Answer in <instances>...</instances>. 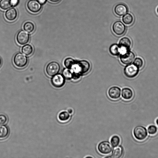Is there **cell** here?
Returning a JSON list of instances; mask_svg holds the SVG:
<instances>
[{"label":"cell","instance_id":"cell-6","mask_svg":"<svg viewBox=\"0 0 158 158\" xmlns=\"http://www.w3.org/2000/svg\"><path fill=\"white\" fill-rule=\"evenodd\" d=\"M139 69L133 64L126 66L124 69V73L125 76L130 78L135 77L138 74Z\"/></svg>","mask_w":158,"mask_h":158},{"label":"cell","instance_id":"cell-9","mask_svg":"<svg viewBox=\"0 0 158 158\" xmlns=\"http://www.w3.org/2000/svg\"><path fill=\"white\" fill-rule=\"evenodd\" d=\"M113 32L116 35H121L125 31L126 27L124 23L120 21L115 22L112 26Z\"/></svg>","mask_w":158,"mask_h":158},{"label":"cell","instance_id":"cell-13","mask_svg":"<svg viewBox=\"0 0 158 158\" xmlns=\"http://www.w3.org/2000/svg\"><path fill=\"white\" fill-rule=\"evenodd\" d=\"M121 89L116 86L110 87L108 91V94L111 99H116L119 98L121 96Z\"/></svg>","mask_w":158,"mask_h":158},{"label":"cell","instance_id":"cell-17","mask_svg":"<svg viewBox=\"0 0 158 158\" xmlns=\"http://www.w3.org/2000/svg\"><path fill=\"white\" fill-rule=\"evenodd\" d=\"M111 156L110 157L114 158L121 157L124 153V148L121 145L115 147L113 151Z\"/></svg>","mask_w":158,"mask_h":158},{"label":"cell","instance_id":"cell-11","mask_svg":"<svg viewBox=\"0 0 158 158\" xmlns=\"http://www.w3.org/2000/svg\"><path fill=\"white\" fill-rule=\"evenodd\" d=\"M27 7L30 12L36 13L41 10L42 5L38 0H30L27 2Z\"/></svg>","mask_w":158,"mask_h":158},{"label":"cell","instance_id":"cell-8","mask_svg":"<svg viewBox=\"0 0 158 158\" xmlns=\"http://www.w3.org/2000/svg\"><path fill=\"white\" fill-rule=\"evenodd\" d=\"M65 78L63 75L60 74H57L53 76L51 80V82L52 85L56 88H60L64 85Z\"/></svg>","mask_w":158,"mask_h":158},{"label":"cell","instance_id":"cell-32","mask_svg":"<svg viewBox=\"0 0 158 158\" xmlns=\"http://www.w3.org/2000/svg\"><path fill=\"white\" fill-rule=\"evenodd\" d=\"M10 2L12 6H15L19 3V0H10Z\"/></svg>","mask_w":158,"mask_h":158},{"label":"cell","instance_id":"cell-37","mask_svg":"<svg viewBox=\"0 0 158 158\" xmlns=\"http://www.w3.org/2000/svg\"><path fill=\"white\" fill-rule=\"evenodd\" d=\"M2 63V61L1 58H0V66L1 65Z\"/></svg>","mask_w":158,"mask_h":158},{"label":"cell","instance_id":"cell-35","mask_svg":"<svg viewBox=\"0 0 158 158\" xmlns=\"http://www.w3.org/2000/svg\"><path fill=\"white\" fill-rule=\"evenodd\" d=\"M50 1L53 2H57L60 1V0H49Z\"/></svg>","mask_w":158,"mask_h":158},{"label":"cell","instance_id":"cell-19","mask_svg":"<svg viewBox=\"0 0 158 158\" xmlns=\"http://www.w3.org/2000/svg\"><path fill=\"white\" fill-rule=\"evenodd\" d=\"M9 129L6 125L0 124V139L6 138L9 134Z\"/></svg>","mask_w":158,"mask_h":158},{"label":"cell","instance_id":"cell-24","mask_svg":"<svg viewBox=\"0 0 158 158\" xmlns=\"http://www.w3.org/2000/svg\"><path fill=\"white\" fill-rule=\"evenodd\" d=\"M70 117V114L68 111H64L59 113L58 118L60 121L64 122L68 120L69 119Z\"/></svg>","mask_w":158,"mask_h":158},{"label":"cell","instance_id":"cell-21","mask_svg":"<svg viewBox=\"0 0 158 158\" xmlns=\"http://www.w3.org/2000/svg\"><path fill=\"white\" fill-rule=\"evenodd\" d=\"M122 20L123 22L125 24L129 25L133 23L134 17L131 14L127 13L123 16Z\"/></svg>","mask_w":158,"mask_h":158},{"label":"cell","instance_id":"cell-16","mask_svg":"<svg viewBox=\"0 0 158 158\" xmlns=\"http://www.w3.org/2000/svg\"><path fill=\"white\" fill-rule=\"evenodd\" d=\"M133 95V92L130 88L125 87L122 89L121 96L124 99L127 100H129L132 98Z\"/></svg>","mask_w":158,"mask_h":158},{"label":"cell","instance_id":"cell-1","mask_svg":"<svg viewBox=\"0 0 158 158\" xmlns=\"http://www.w3.org/2000/svg\"><path fill=\"white\" fill-rule=\"evenodd\" d=\"M133 133L135 138L139 141L145 140L148 136L147 128L141 125L136 126L133 130Z\"/></svg>","mask_w":158,"mask_h":158},{"label":"cell","instance_id":"cell-26","mask_svg":"<svg viewBox=\"0 0 158 158\" xmlns=\"http://www.w3.org/2000/svg\"><path fill=\"white\" fill-rule=\"evenodd\" d=\"M12 6L10 0H0V8L3 10H6Z\"/></svg>","mask_w":158,"mask_h":158},{"label":"cell","instance_id":"cell-22","mask_svg":"<svg viewBox=\"0 0 158 158\" xmlns=\"http://www.w3.org/2000/svg\"><path fill=\"white\" fill-rule=\"evenodd\" d=\"M22 52L27 56H29L32 54L33 51V49L32 46L29 44H27L22 48Z\"/></svg>","mask_w":158,"mask_h":158},{"label":"cell","instance_id":"cell-14","mask_svg":"<svg viewBox=\"0 0 158 158\" xmlns=\"http://www.w3.org/2000/svg\"><path fill=\"white\" fill-rule=\"evenodd\" d=\"M114 11L117 15L121 16L124 15L127 12L128 8L125 5L119 3L115 6Z\"/></svg>","mask_w":158,"mask_h":158},{"label":"cell","instance_id":"cell-25","mask_svg":"<svg viewBox=\"0 0 158 158\" xmlns=\"http://www.w3.org/2000/svg\"><path fill=\"white\" fill-rule=\"evenodd\" d=\"M120 142V137L116 135H113L110 139V143L113 148L118 146Z\"/></svg>","mask_w":158,"mask_h":158},{"label":"cell","instance_id":"cell-5","mask_svg":"<svg viewBox=\"0 0 158 158\" xmlns=\"http://www.w3.org/2000/svg\"><path fill=\"white\" fill-rule=\"evenodd\" d=\"M60 69V66L58 63L56 61H52L47 65L45 70L48 76L53 77L59 73Z\"/></svg>","mask_w":158,"mask_h":158},{"label":"cell","instance_id":"cell-12","mask_svg":"<svg viewBox=\"0 0 158 158\" xmlns=\"http://www.w3.org/2000/svg\"><path fill=\"white\" fill-rule=\"evenodd\" d=\"M131 44V42L129 38L127 37H124L119 40L118 45L121 52H124L129 50Z\"/></svg>","mask_w":158,"mask_h":158},{"label":"cell","instance_id":"cell-3","mask_svg":"<svg viewBox=\"0 0 158 158\" xmlns=\"http://www.w3.org/2000/svg\"><path fill=\"white\" fill-rule=\"evenodd\" d=\"M28 61L27 56L21 52L15 54L13 58V62L15 65L19 68L25 67L27 64Z\"/></svg>","mask_w":158,"mask_h":158},{"label":"cell","instance_id":"cell-10","mask_svg":"<svg viewBox=\"0 0 158 158\" xmlns=\"http://www.w3.org/2000/svg\"><path fill=\"white\" fill-rule=\"evenodd\" d=\"M16 40L17 43L19 44L24 45L29 42L30 35L26 31L21 30L17 34Z\"/></svg>","mask_w":158,"mask_h":158},{"label":"cell","instance_id":"cell-7","mask_svg":"<svg viewBox=\"0 0 158 158\" xmlns=\"http://www.w3.org/2000/svg\"><path fill=\"white\" fill-rule=\"evenodd\" d=\"M98 149L100 153L106 155L111 152L113 150V147L109 142L104 141L98 144Z\"/></svg>","mask_w":158,"mask_h":158},{"label":"cell","instance_id":"cell-33","mask_svg":"<svg viewBox=\"0 0 158 158\" xmlns=\"http://www.w3.org/2000/svg\"><path fill=\"white\" fill-rule=\"evenodd\" d=\"M37 0L41 4H44L46 1V0Z\"/></svg>","mask_w":158,"mask_h":158},{"label":"cell","instance_id":"cell-31","mask_svg":"<svg viewBox=\"0 0 158 158\" xmlns=\"http://www.w3.org/2000/svg\"><path fill=\"white\" fill-rule=\"evenodd\" d=\"M72 79L75 80H77L79 79L81 75V74L76 71L73 70L72 72Z\"/></svg>","mask_w":158,"mask_h":158},{"label":"cell","instance_id":"cell-20","mask_svg":"<svg viewBox=\"0 0 158 158\" xmlns=\"http://www.w3.org/2000/svg\"><path fill=\"white\" fill-rule=\"evenodd\" d=\"M76 61L73 58L68 57L65 59L64 61V64L67 69H73L75 67Z\"/></svg>","mask_w":158,"mask_h":158},{"label":"cell","instance_id":"cell-18","mask_svg":"<svg viewBox=\"0 0 158 158\" xmlns=\"http://www.w3.org/2000/svg\"><path fill=\"white\" fill-rule=\"evenodd\" d=\"M109 50L110 53L114 56H118L121 52L118 45L116 44H112L110 46Z\"/></svg>","mask_w":158,"mask_h":158},{"label":"cell","instance_id":"cell-38","mask_svg":"<svg viewBox=\"0 0 158 158\" xmlns=\"http://www.w3.org/2000/svg\"><path fill=\"white\" fill-rule=\"evenodd\" d=\"M156 12H157V13L158 14V6L156 8Z\"/></svg>","mask_w":158,"mask_h":158},{"label":"cell","instance_id":"cell-27","mask_svg":"<svg viewBox=\"0 0 158 158\" xmlns=\"http://www.w3.org/2000/svg\"><path fill=\"white\" fill-rule=\"evenodd\" d=\"M157 126L155 125L151 124L147 127V130L149 134L153 135L156 134L158 131Z\"/></svg>","mask_w":158,"mask_h":158},{"label":"cell","instance_id":"cell-29","mask_svg":"<svg viewBox=\"0 0 158 158\" xmlns=\"http://www.w3.org/2000/svg\"><path fill=\"white\" fill-rule=\"evenodd\" d=\"M133 64L139 69L142 68L143 64V60L140 58L137 57L134 60Z\"/></svg>","mask_w":158,"mask_h":158},{"label":"cell","instance_id":"cell-23","mask_svg":"<svg viewBox=\"0 0 158 158\" xmlns=\"http://www.w3.org/2000/svg\"><path fill=\"white\" fill-rule=\"evenodd\" d=\"M35 28L34 25L31 22H26L23 25V29L29 33L33 32Z\"/></svg>","mask_w":158,"mask_h":158},{"label":"cell","instance_id":"cell-2","mask_svg":"<svg viewBox=\"0 0 158 158\" xmlns=\"http://www.w3.org/2000/svg\"><path fill=\"white\" fill-rule=\"evenodd\" d=\"M90 67L89 62L86 60H83L76 61L73 70L78 72L81 74L88 72Z\"/></svg>","mask_w":158,"mask_h":158},{"label":"cell","instance_id":"cell-30","mask_svg":"<svg viewBox=\"0 0 158 158\" xmlns=\"http://www.w3.org/2000/svg\"><path fill=\"white\" fill-rule=\"evenodd\" d=\"M8 118L6 115L3 114H0V124H4L6 123Z\"/></svg>","mask_w":158,"mask_h":158},{"label":"cell","instance_id":"cell-15","mask_svg":"<svg viewBox=\"0 0 158 158\" xmlns=\"http://www.w3.org/2000/svg\"><path fill=\"white\" fill-rule=\"evenodd\" d=\"M17 12L16 9L14 8H10L7 10L5 13L6 19L8 21H13L17 18Z\"/></svg>","mask_w":158,"mask_h":158},{"label":"cell","instance_id":"cell-4","mask_svg":"<svg viewBox=\"0 0 158 158\" xmlns=\"http://www.w3.org/2000/svg\"><path fill=\"white\" fill-rule=\"evenodd\" d=\"M135 57L134 53L129 50L123 52L120 55V58L122 63L128 65L132 63Z\"/></svg>","mask_w":158,"mask_h":158},{"label":"cell","instance_id":"cell-36","mask_svg":"<svg viewBox=\"0 0 158 158\" xmlns=\"http://www.w3.org/2000/svg\"><path fill=\"white\" fill-rule=\"evenodd\" d=\"M156 123L157 126H158V118L156 120Z\"/></svg>","mask_w":158,"mask_h":158},{"label":"cell","instance_id":"cell-28","mask_svg":"<svg viewBox=\"0 0 158 158\" xmlns=\"http://www.w3.org/2000/svg\"><path fill=\"white\" fill-rule=\"evenodd\" d=\"M62 75L65 79L70 80L72 79L73 73L70 69L67 68L64 69L63 70Z\"/></svg>","mask_w":158,"mask_h":158},{"label":"cell","instance_id":"cell-34","mask_svg":"<svg viewBox=\"0 0 158 158\" xmlns=\"http://www.w3.org/2000/svg\"><path fill=\"white\" fill-rule=\"evenodd\" d=\"M68 112L70 114H71L73 112V110L71 108H69L68 110Z\"/></svg>","mask_w":158,"mask_h":158}]
</instances>
